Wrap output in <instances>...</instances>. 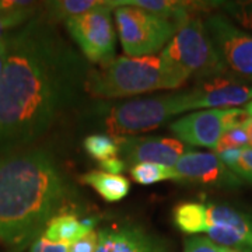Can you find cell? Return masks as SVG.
<instances>
[{
  "instance_id": "1",
  "label": "cell",
  "mask_w": 252,
  "mask_h": 252,
  "mask_svg": "<svg viewBox=\"0 0 252 252\" xmlns=\"http://www.w3.org/2000/svg\"><path fill=\"white\" fill-rule=\"evenodd\" d=\"M89 70L44 16L11 32L0 74V154L45 135L77 101Z\"/></svg>"
},
{
  "instance_id": "2",
  "label": "cell",
  "mask_w": 252,
  "mask_h": 252,
  "mask_svg": "<svg viewBox=\"0 0 252 252\" xmlns=\"http://www.w3.org/2000/svg\"><path fill=\"white\" fill-rule=\"evenodd\" d=\"M67 196L54 156L42 147L0 154V244L26 250L44 233Z\"/></svg>"
},
{
  "instance_id": "3",
  "label": "cell",
  "mask_w": 252,
  "mask_h": 252,
  "mask_svg": "<svg viewBox=\"0 0 252 252\" xmlns=\"http://www.w3.org/2000/svg\"><path fill=\"white\" fill-rule=\"evenodd\" d=\"M184 86L172 74L161 56H119L87 73L84 91L97 98H119Z\"/></svg>"
},
{
  "instance_id": "4",
  "label": "cell",
  "mask_w": 252,
  "mask_h": 252,
  "mask_svg": "<svg viewBox=\"0 0 252 252\" xmlns=\"http://www.w3.org/2000/svg\"><path fill=\"white\" fill-rule=\"evenodd\" d=\"M160 56L182 84L188 80L202 83L230 73L207 32L203 17L190 18L182 26Z\"/></svg>"
},
{
  "instance_id": "5",
  "label": "cell",
  "mask_w": 252,
  "mask_h": 252,
  "mask_svg": "<svg viewBox=\"0 0 252 252\" xmlns=\"http://www.w3.org/2000/svg\"><path fill=\"white\" fill-rule=\"evenodd\" d=\"M189 111H200L198 94L193 87L118 104L105 118V127L111 136L135 135L156 129L171 118Z\"/></svg>"
},
{
  "instance_id": "6",
  "label": "cell",
  "mask_w": 252,
  "mask_h": 252,
  "mask_svg": "<svg viewBox=\"0 0 252 252\" xmlns=\"http://www.w3.org/2000/svg\"><path fill=\"white\" fill-rule=\"evenodd\" d=\"M114 18L121 45L129 58H144L161 52L180 30L161 16L135 6H117Z\"/></svg>"
},
{
  "instance_id": "7",
  "label": "cell",
  "mask_w": 252,
  "mask_h": 252,
  "mask_svg": "<svg viewBox=\"0 0 252 252\" xmlns=\"http://www.w3.org/2000/svg\"><path fill=\"white\" fill-rule=\"evenodd\" d=\"M114 9L112 0H105V4L98 9L64 21V27L74 44L84 58L94 64H107L115 59L117 32L111 17Z\"/></svg>"
},
{
  "instance_id": "8",
  "label": "cell",
  "mask_w": 252,
  "mask_h": 252,
  "mask_svg": "<svg viewBox=\"0 0 252 252\" xmlns=\"http://www.w3.org/2000/svg\"><path fill=\"white\" fill-rule=\"evenodd\" d=\"M248 118L245 108L202 109L175 119L170 129L182 143L215 150L225 130L243 126Z\"/></svg>"
},
{
  "instance_id": "9",
  "label": "cell",
  "mask_w": 252,
  "mask_h": 252,
  "mask_svg": "<svg viewBox=\"0 0 252 252\" xmlns=\"http://www.w3.org/2000/svg\"><path fill=\"white\" fill-rule=\"evenodd\" d=\"M207 32L228 70L252 83V35L237 27L223 13H210L203 17Z\"/></svg>"
},
{
  "instance_id": "10",
  "label": "cell",
  "mask_w": 252,
  "mask_h": 252,
  "mask_svg": "<svg viewBox=\"0 0 252 252\" xmlns=\"http://www.w3.org/2000/svg\"><path fill=\"white\" fill-rule=\"evenodd\" d=\"M175 180L199 187L216 189H237L240 180L228 167H225L215 152H190L174 164Z\"/></svg>"
},
{
  "instance_id": "11",
  "label": "cell",
  "mask_w": 252,
  "mask_h": 252,
  "mask_svg": "<svg viewBox=\"0 0 252 252\" xmlns=\"http://www.w3.org/2000/svg\"><path fill=\"white\" fill-rule=\"evenodd\" d=\"M213 243L243 252L252 251V217L227 205L207 206V230Z\"/></svg>"
},
{
  "instance_id": "12",
  "label": "cell",
  "mask_w": 252,
  "mask_h": 252,
  "mask_svg": "<svg viewBox=\"0 0 252 252\" xmlns=\"http://www.w3.org/2000/svg\"><path fill=\"white\" fill-rule=\"evenodd\" d=\"M119 154L126 165L133 167L142 162H154L174 167L185 154L193 152L190 146L171 137H132L119 136Z\"/></svg>"
},
{
  "instance_id": "13",
  "label": "cell",
  "mask_w": 252,
  "mask_h": 252,
  "mask_svg": "<svg viewBox=\"0 0 252 252\" xmlns=\"http://www.w3.org/2000/svg\"><path fill=\"white\" fill-rule=\"evenodd\" d=\"M95 252H171L165 238L137 225L108 227L98 231Z\"/></svg>"
},
{
  "instance_id": "14",
  "label": "cell",
  "mask_w": 252,
  "mask_h": 252,
  "mask_svg": "<svg viewBox=\"0 0 252 252\" xmlns=\"http://www.w3.org/2000/svg\"><path fill=\"white\" fill-rule=\"evenodd\" d=\"M94 219H83L73 213H58L49 220L42 235L52 243L70 245L94 230Z\"/></svg>"
},
{
  "instance_id": "15",
  "label": "cell",
  "mask_w": 252,
  "mask_h": 252,
  "mask_svg": "<svg viewBox=\"0 0 252 252\" xmlns=\"http://www.w3.org/2000/svg\"><path fill=\"white\" fill-rule=\"evenodd\" d=\"M80 182L89 185L107 202H118L127 196L130 182L124 175H114L102 170H94L83 174Z\"/></svg>"
},
{
  "instance_id": "16",
  "label": "cell",
  "mask_w": 252,
  "mask_h": 252,
  "mask_svg": "<svg viewBox=\"0 0 252 252\" xmlns=\"http://www.w3.org/2000/svg\"><path fill=\"white\" fill-rule=\"evenodd\" d=\"M172 221L185 234L206 233L207 206L199 202H184L174 207Z\"/></svg>"
},
{
  "instance_id": "17",
  "label": "cell",
  "mask_w": 252,
  "mask_h": 252,
  "mask_svg": "<svg viewBox=\"0 0 252 252\" xmlns=\"http://www.w3.org/2000/svg\"><path fill=\"white\" fill-rule=\"evenodd\" d=\"M105 4V0H55L45 3V16L51 23L67 21Z\"/></svg>"
},
{
  "instance_id": "18",
  "label": "cell",
  "mask_w": 252,
  "mask_h": 252,
  "mask_svg": "<svg viewBox=\"0 0 252 252\" xmlns=\"http://www.w3.org/2000/svg\"><path fill=\"white\" fill-rule=\"evenodd\" d=\"M130 177L139 185H154L162 181L175 180L174 168L164 164H154V162H142L130 167Z\"/></svg>"
},
{
  "instance_id": "19",
  "label": "cell",
  "mask_w": 252,
  "mask_h": 252,
  "mask_svg": "<svg viewBox=\"0 0 252 252\" xmlns=\"http://www.w3.org/2000/svg\"><path fill=\"white\" fill-rule=\"evenodd\" d=\"M84 149L97 161H105L119 154V142L117 136L90 135L84 139Z\"/></svg>"
},
{
  "instance_id": "20",
  "label": "cell",
  "mask_w": 252,
  "mask_h": 252,
  "mask_svg": "<svg viewBox=\"0 0 252 252\" xmlns=\"http://www.w3.org/2000/svg\"><path fill=\"white\" fill-rule=\"evenodd\" d=\"M35 10L34 3L17 10H0V41L35 17Z\"/></svg>"
},
{
  "instance_id": "21",
  "label": "cell",
  "mask_w": 252,
  "mask_h": 252,
  "mask_svg": "<svg viewBox=\"0 0 252 252\" xmlns=\"http://www.w3.org/2000/svg\"><path fill=\"white\" fill-rule=\"evenodd\" d=\"M220 9L224 10L225 16L252 31V1H221Z\"/></svg>"
},
{
  "instance_id": "22",
  "label": "cell",
  "mask_w": 252,
  "mask_h": 252,
  "mask_svg": "<svg viewBox=\"0 0 252 252\" xmlns=\"http://www.w3.org/2000/svg\"><path fill=\"white\" fill-rule=\"evenodd\" d=\"M248 147V135L244 129V125L240 127H234L230 130H225L220 137L219 143L215 147V153L219 154L225 150H234V149H245Z\"/></svg>"
},
{
  "instance_id": "23",
  "label": "cell",
  "mask_w": 252,
  "mask_h": 252,
  "mask_svg": "<svg viewBox=\"0 0 252 252\" xmlns=\"http://www.w3.org/2000/svg\"><path fill=\"white\" fill-rule=\"evenodd\" d=\"M241 181H247L252 184V149L245 147L240 154V158L230 168Z\"/></svg>"
},
{
  "instance_id": "24",
  "label": "cell",
  "mask_w": 252,
  "mask_h": 252,
  "mask_svg": "<svg viewBox=\"0 0 252 252\" xmlns=\"http://www.w3.org/2000/svg\"><path fill=\"white\" fill-rule=\"evenodd\" d=\"M225 247L213 243L209 237H192L185 241L184 252H224Z\"/></svg>"
},
{
  "instance_id": "25",
  "label": "cell",
  "mask_w": 252,
  "mask_h": 252,
  "mask_svg": "<svg viewBox=\"0 0 252 252\" xmlns=\"http://www.w3.org/2000/svg\"><path fill=\"white\" fill-rule=\"evenodd\" d=\"M98 245V231L93 230L89 234L67 245V252H95Z\"/></svg>"
},
{
  "instance_id": "26",
  "label": "cell",
  "mask_w": 252,
  "mask_h": 252,
  "mask_svg": "<svg viewBox=\"0 0 252 252\" xmlns=\"http://www.w3.org/2000/svg\"><path fill=\"white\" fill-rule=\"evenodd\" d=\"M28 252H67V245L52 243L41 234L30 245Z\"/></svg>"
},
{
  "instance_id": "27",
  "label": "cell",
  "mask_w": 252,
  "mask_h": 252,
  "mask_svg": "<svg viewBox=\"0 0 252 252\" xmlns=\"http://www.w3.org/2000/svg\"><path fill=\"white\" fill-rule=\"evenodd\" d=\"M101 168L104 172H108V174H114V175H121L122 172L125 171L126 164L125 161L121 158V157H112L108 158L105 161L99 162Z\"/></svg>"
},
{
  "instance_id": "28",
  "label": "cell",
  "mask_w": 252,
  "mask_h": 252,
  "mask_svg": "<svg viewBox=\"0 0 252 252\" xmlns=\"http://www.w3.org/2000/svg\"><path fill=\"white\" fill-rule=\"evenodd\" d=\"M6 54H7V38L0 41V74L4 66V59H6Z\"/></svg>"
},
{
  "instance_id": "29",
  "label": "cell",
  "mask_w": 252,
  "mask_h": 252,
  "mask_svg": "<svg viewBox=\"0 0 252 252\" xmlns=\"http://www.w3.org/2000/svg\"><path fill=\"white\" fill-rule=\"evenodd\" d=\"M244 129H245V132H247V135H248V146L252 149V118L251 117L245 121V124H244Z\"/></svg>"
},
{
  "instance_id": "30",
  "label": "cell",
  "mask_w": 252,
  "mask_h": 252,
  "mask_svg": "<svg viewBox=\"0 0 252 252\" xmlns=\"http://www.w3.org/2000/svg\"><path fill=\"white\" fill-rule=\"evenodd\" d=\"M245 111L248 112V115L252 118V101L250 102V104H247V108H245Z\"/></svg>"
},
{
  "instance_id": "31",
  "label": "cell",
  "mask_w": 252,
  "mask_h": 252,
  "mask_svg": "<svg viewBox=\"0 0 252 252\" xmlns=\"http://www.w3.org/2000/svg\"><path fill=\"white\" fill-rule=\"evenodd\" d=\"M224 252H243V251H238V250H231V248H225Z\"/></svg>"
}]
</instances>
